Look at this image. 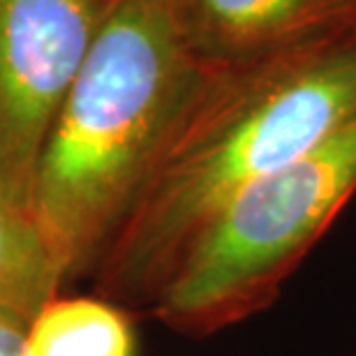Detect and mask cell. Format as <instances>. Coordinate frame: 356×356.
I'll use <instances>...</instances> for the list:
<instances>
[{"label": "cell", "mask_w": 356, "mask_h": 356, "mask_svg": "<svg viewBox=\"0 0 356 356\" xmlns=\"http://www.w3.org/2000/svg\"><path fill=\"white\" fill-rule=\"evenodd\" d=\"M24 356H134V333L104 298L56 296L28 326Z\"/></svg>", "instance_id": "obj_6"}, {"label": "cell", "mask_w": 356, "mask_h": 356, "mask_svg": "<svg viewBox=\"0 0 356 356\" xmlns=\"http://www.w3.org/2000/svg\"><path fill=\"white\" fill-rule=\"evenodd\" d=\"M354 192L356 118L232 197L190 245L153 315L206 338L266 310Z\"/></svg>", "instance_id": "obj_3"}, {"label": "cell", "mask_w": 356, "mask_h": 356, "mask_svg": "<svg viewBox=\"0 0 356 356\" xmlns=\"http://www.w3.org/2000/svg\"><path fill=\"white\" fill-rule=\"evenodd\" d=\"M356 118V33L232 67H202L144 190L92 273L95 296L153 308L213 216Z\"/></svg>", "instance_id": "obj_1"}, {"label": "cell", "mask_w": 356, "mask_h": 356, "mask_svg": "<svg viewBox=\"0 0 356 356\" xmlns=\"http://www.w3.org/2000/svg\"><path fill=\"white\" fill-rule=\"evenodd\" d=\"M118 0H0V183L33 213L42 148Z\"/></svg>", "instance_id": "obj_4"}, {"label": "cell", "mask_w": 356, "mask_h": 356, "mask_svg": "<svg viewBox=\"0 0 356 356\" xmlns=\"http://www.w3.org/2000/svg\"><path fill=\"white\" fill-rule=\"evenodd\" d=\"M60 291V277L35 216L0 183V310L33 322Z\"/></svg>", "instance_id": "obj_7"}, {"label": "cell", "mask_w": 356, "mask_h": 356, "mask_svg": "<svg viewBox=\"0 0 356 356\" xmlns=\"http://www.w3.org/2000/svg\"><path fill=\"white\" fill-rule=\"evenodd\" d=\"M202 74L169 0H118L42 148L33 216L63 289L92 277Z\"/></svg>", "instance_id": "obj_2"}, {"label": "cell", "mask_w": 356, "mask_h": 356, "mask_svg": "<svg viewBox=\"0 0 356 356\" xmlns=\"http://www.w3.org/2000/svg\"><path fill=\"white\" fill-rule=\"evenodd\" d=\"M31 322L17 312L0 310V356H24Z\"/></svg>", "instance_id": "obj_8"}, {"label": "cell", "mask_w": 356, "mask_h": 356, "mask_svg": "<svg viewBox=\"0 0 356 356\" xmlns=\"http://www.w3.org/2000/svg\"><path fill=\"white\" fill-rule=\"evenodd\" d=\"M202 67H232L356 33V0H169Z\"/></svg>", "instance_id": "obj_5"}]
</instances>
